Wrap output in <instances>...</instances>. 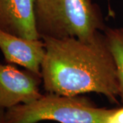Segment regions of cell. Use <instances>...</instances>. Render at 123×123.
Segmentation results:
<instances>
[{"label":"cell","mask_w":123,"mask_h":123,"mask_svg":"<svg viewBox=\"0 0 123 123\" xmlns=\"http://www.w3.org/2000/svg\"><path fill=\"white\" fill-rule=\"evenodd\" d=\"M0 123H10L6 118V110L0 108Z\"/></svg>","instance_id":"obj_9"},{"label":"cell","mask_w":123,"mask_h":123,"mask_svg":"<svg viewBox=\"0 0 123 123\" xmlns=\"http://www.w3.org/2000/svg\"><path fill=\"white\" fill-rule=\"evenodd\" d=\"M103 33L114 60L118 81L119 97L123 103V27H106Z\"/></svg>","instance_id":"obj_7"},{"label":"cell","mask_w":123,"mask_h":123,"mask_svg":"<svg viewBox=\"0 0 123 123\" xmlns=\"http://www.w3.org/2000/svg\"><path fill=\"white\" fill-rule=\"evenodd\" d=\"M42 83L41 77L29 70L0 64V108L6 110L40 98Z\"/></svg>","instance_id":"obj_4"},{"label":"cell","mask_w":123,"mask_h":123,"mask_svg":"<svg viewBox=\"0 0 123 123\" xmlns=\"http://www.w3.org/2000/svg\"><path fill=\"white\" fill-rule=\"evenodd\" d=\"M0 50L8 63L18 64L42 77L46 53L43 39H27L0 31Z\"/></svg>","instance_id":"obj_5"},{"label":"cell","mask_w":123,"mask_h":123,"mask_svg":"<svg viewBox=\"0 0 123 123\" xmlns=\"http://www.w3.org/2000/svg\"><path fill=\"white\" fill-rule=\"evenodd\" d=\"M35 19L40 38L90 41L106 28L101 9L92 0H36Z\"/></svg>","instance_id":"obj_2"},{"label":"cell","mask_w":123,"mask_h":123,"mask_svg":"<svg viewBox=\"0 0 123 123\" xmlns=\"http://www.w3.org/2000/svg\"><path fill=\"white\" fill-rule=\"evenodd\" d=\"M112 109L99 107L81 96L43 94L34 101L6 110L10 123H38L52 120L59 123H105Z\"/></svg>","instance_id":"obj_3"},{"label":"cell","mask_w":123,"mask_h":123,"mask_svg":"<svg viewBox=\"0 0 123 123\" xmlns=\"http://www.w3.org/2000/svg\"><path fill=\"white\" fill-rule=\"evenodd\" d=\"M105 123H123V107L112 109Z\"/></svg>","instance_id":"obj_8"},{"label":"cell","mask_w":123,"mask_h":123,"mask_svg":"<svg viewBox=\"0 0 123 123\" xmlns=\"http://www.w3.org/2000/svg\"><path fill=\"white\" fill-rule=\"evenodd\" d=\"M35 3L36 0H0V31L27 39H40Z\"/></svg>","instance_id":"obj_6"},{"label":"cell","mask_w":123,"mask_h":123,"mask_svg":"<svg viewBox=\"0 0 123 123\" xmlns=\"http://www.w3.org/2000/svg\"><path fill=\"white\" fill-rule=\"evenodd\" d=\"M46 53L41 66L44 90L64 96L94 92L118 104L116 67L105 36L90 41L43 37Z\"/></svg>","instance_id":"obj_1"}]
</instances>
